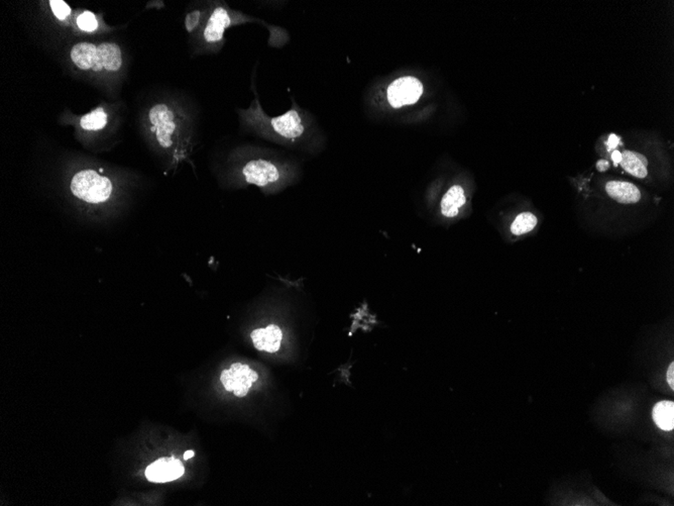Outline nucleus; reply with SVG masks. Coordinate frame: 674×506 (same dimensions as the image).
Masks as SVG:
<instances>
[{
    "label": "nucleus",
    "instance_id": "6ab92c4d",
    "mask_svg": "<svg viewBox=\"0 0 674 506\" xmlns=\"http://www.w3.org/2000/svg\"><path fill=\"white\" fill-rule=\"evenodd\" d=\"M50 6H51L52 10H53L54 14L58 17L60 21L66 19L69 14H71V8H69L68 4L66 2L63 1V0H51L50 1Z\"/></svg>",
    "mask_w": 674,
    "mask_h": 506
},
{
    "label": "nucleus",
    "instance_id": "dca6fc26",
    "mask_svg": "<svg viewBox=\"0 0 674 506\" xmlns=\"http://www.w3.org/2000/svg\"><path fill=\"white\" fill-rule=\"evenodd\" d=\"M108 123V114H105L102 108L91 112L82 117L80 125L86 130H99L103 129Z\"/></svg>",
    "mask_w": 674,
    "mask_h": 506
},
{
    "label": "nucleus",
    "instance_id": "4be33fe9",
    "mask_svg": "<svg viewBox=\"0 0 674 506\" xmlns=\"http://www.w3.org/2000/svg\"><path fill=\"white\" fill-rule=\"evenodd\" d=\"M612 159L614 160V162L616 163V164H618V163L621 162L622 154L618 151H615L614 153H613Z\"/></svg>",
    "mask_w": 674,
    "mask_h": 506
},
{
    "label": "nucleus",
    "instance_id": "4468645a",
    "mask_svg": "<svg viewBox=\"0 0 674 506\" xmlns=\"http://www.w3.org/2000/svg\"><path fill=\"white\" fill-rule=\"evenodd\" d=\"M652 418L654 423L662 431H673L674 427V403L673 401H660L654 406L652 410Z\"/></svg>",
    "mask_w": 674,
    "mask_h": 506
},
{
    "label": "nucleus",
    "instance_id": "1a4fd4ad",
    "mask_svg": "<svg viewBox=\"0 0 674 506\" xmlns=\"http://www.w3.org/2000/svg\"><path fill=\"white\" fill-rule=\"evenodd\" d=\"M185 469L181 461L175 458H161L145 469V477L155 483H165L179 479L184 475Z\"/></svg>",
    "mask_w": 674,
    "mask_h": 506
},
{
    "label": "nucleus",
    "instance_id": "a211bd4d",
    "mask_svg": "<svg viewBox=\"0 0 674 506\" xmlns=\"http://www.w3.org/2000/svg\"><path fill=\"white\" fill-rule=\"evenodd\" d=\"M78 27L85 32H93L99 27L96 17L92 12H85L77 19Z\"/></svg>",
    "mask_w": 674,
    "mask_h": 506
},
{
    "label": "nucleus",
    "instance_id": "9d476101",
    "mask_svg": "<svg viewBox=\"0 0 674 506\" xmlns=\"http://www.w3.org/2000/svg\"><path fill=\"white\" fill-rule=\"evenodd\" d=\"M249 336L256 351L275 354L281 350L284 334L279 325L271 323L267 327H256Z\"/></svg>",
    "mask_w": 674,
    "mask_h": 506
},
{
    "label": "nucleus",
    "instance_id": "f8f14e48",
    "mask_svg": "<svg viewBox=\"0 0 674 506\" xmlns=\"http://www.w3.org/2000/svg\"><path fill=\"white\" fill-rule=\"evenodd\" d=\"M465 201L467 197H465L464 188L460 185L452 186L441 201V214L449 219L458 216Z\"/></svg>",
    "mask_w": 674,
    "mask_h": 506
},
{
    "label": "nucleus",
    "instance_id": "f257e3e1",
    "mask_svg": "<svg viewBox=\"0 0 674 506\" xmlns=\"http://www.w3.org/2000/svg\"><path fill=\"white\" fill-rule=\"evenodd\" d=\"M298 175V164L291 156L249 143L234 149L228 162L227 182L232 188L254 186L266 196L292 186Z\"/></svg>",
    "mask_w": 674,
    "mask_h": 506
},
{
    "label": "nucleus",
    "instance_id": "20e7f679",
    "mask_svg": "<svg viewBox=\"0 0 674 506\" xmlns=\"http://www.w3.org/2000/svg\"><path fill=\"white\" fill-rule=\"evenodd\" d=\"M149 119L159 147L173 154L174 160L185 157L188 139L180 132V114L168 104L158 103L150 110Z\"/></svg>",
    "mask_w": 674,
    "mask_h": 506
},
{
    "label": "nucleus",
    "instance_id": "412c9836",
    "mask_svg": "<svg viewBox=\"0 0 674 506\" xmlns=\"http://www.w3.org/2000/svg\"><path fill=\"white\" fill-rule=\"evenodd\" d=\"M609 166H610L609 163L604 160L599 161L597 164L598 170L601 171V172L606 171L609 168Z\"/></svg>",
    "mask_w": 674,
    "mask_h": 506
},
{
    "label": "nucleus",
    "instance_id": "f3484780",
    "mask_svg": "<svg viewBox=\"0 0 674 506\" xmlns=\"http://www.w3.org/2000/svg\"><path fill=\"white\" fill-rule=\"evenodd\" d=\"M203 14L204 12L199 10H193V12L187 14L186 17H185V29L189 34H192L195 30L199 29L202 19H203Z\"/></svg>",
    "mask_w": 674,
    "mask_h": 506
},
{
    "label": "nucleus",
    "instance_id": "f03ea898",
    "mask_svg": "<svg viewBox=\"0 0 674 506\" xmlns=\"http://www.w3.org/2000/svg\"><path fill=\"white\" fill-rule=\"evenodd\" d=\"M256 72L258 67H254L251 85L254 101L249 108L238 110L241 129L251 136L286 149L305 148L309 134V123L306 114L300 110L295 101H292L290 110L285 114L277 117L269 116L261 103L256 86Z\"/></svg>",
    "mask_w": 674,
    "mask_h": 506
},
{
    "label": "nucleus",
    "instance_id": "2eb2a0df",
    "mask_svg": "<svg viewBox=\"0 0 674 506\" xmlns=\"http://www.w3.org/2000/svg\"><path fill=\"white\" fill-rule=\"evenodd\" d=\"M537 217L534 216L531 212H522L513 221L512 225H511V232L515 236H522V234H527L530 232L534 227H536Z\"/></svg>",
    "mask_w": 674,
    "mask_h": 506
},
{
    "label": "nucleus",
    "instance_id": "5701e85b",
    "mask_svg": "<svg viewBox=\"0 0 674 506\" xmlns=\"http://www.w3.org/2000/svg\"><path fill=\"white\" fill-rule=\"evenodd\" d=\"M194 455H195L194 452L187 451L186 453L184 454V456H183V457H184V460H189L191 459V458L194 457Z\"/></svg>",
    "mask_w": 674,
    "mask_h": 506
},
{
    "label": "nucleus",
    "instance_id": "6e6552de",
    "mask_svg": "<svg viewBox=\"0 0 674 506\" xmlns=\"http://www.w3.org/2000/svg\"><path fill=\"white\" fill-rule=\"evenodd\" d=\"M423 93V85L417 78H399L395 80L388 87L387 97L388 101L393 108H399L402 106L411 105L416 103Z\"/></svg>",
    "mask_w": 674,
    "mask_h": 506
},
{
    "label": "nucleus",
    "instance_id": "ddd939ff",
    "mask_svg": "<svg viewBox=\"0 0 674 506\" xmlns=\"http://www.w3.org/2000/svg\"><path fill=\"white\" fill-rule=\"evenodd\" d=\"M621 166L635 177L645 178L647 176V160L641 154L632 151L623 152Z\"/></svg>",
    "mask_w": 674,
    "mask_h": 506
},
{
    "label": "nucleus",
    "instance_id": "39448f33",
    "mask_svg": "<svg viewBox=\"0 0 674 506\" xmlns=\"http://www.w3.org/2000/svg\"><path fill=\"white\" fill-rule=\"evenodd\" d=\"M71 60L81 70H93L95 72L105 70L117 71L123 65L121 51L116 43H76L71 50Z\"/></svg>",
    "mask_w": 674,
    "mask_h": 506
},
{
    "label": "nucleus",
    "instance_id": "7ed1b4c3",
    "mask_svg": "<svg viewBox=\"0 0 674 506\" xmlns=\"http://www.w3.org/2000/svg\"><path fill=\"white\" fill-rule=\"evenodd\" d=\"M243 23H260L269 30V45L274 48H281L288 42V34L286 30L278 26L271 25L262 19L245 14L241 12L229 10L225 6H218L211 12L210 17L206 21L202 37L207 45H218L225 40V32L232 26L243 25Z\"/></svg>",
    "mask_w": 674,
    "mask_h": 506
},
{
    "label": "nucleus",
    "instance_id": "0eeeda50",
    "mask_svg": "<svg viewBox=\"0 0 674 506\" xmlns=\"http://www.w3.org/2000/svg\"><path fill=\"white\" fill-rule=\"evenodd\" d=\"M258 378V373L249 365L238 362L221 372V381L226 391L234 392L236 396L245 397Z\"/></svg>",
    "mask_w": 674,
    "mask_h": 506
},
{
    "label": "nucleus",
    "instance_id": "aec40b11",
    "mask_svg": "<svg viewBox=\"0 0 674 506\" xmlns=\"http://www.w3.org/2000/svg\"><path fill=\"white\" fill-rule=\"evenodd\" d=\"M667 382L671 385V389H674V363H671L667 371Z\"/></svg>",
    "mask_w": 674,
    "mask_h": 506
},
{
    "label": "nucleus",
    "instance_id": "423d86ee",
    "mask_svg": "<svg viewBox=\"0 0 674 506\" xmlns=\"http://www.w3.org/2000/svg\"><path fill=\"white\" fill-rule=\"evenodd\" d=\"M72 193L87 203H102L108 201L112 193V183L105 176L94 170H82L72 178Z\"/></svg>",
    "mask_w": 674,
    "mask_h": 506
},
{
    "label": "nucleus",
    "instance_id": "9b49d317",
    "mask_svg": "<svg viewBox=\"0 0 674 506\" xmlns=\"http://www.w3.org/2000/svg\"><path fill=\"white\" fill-rule=\"evenodd\" d=\"M606 191L611 199L619 203H636L641 199L640 190L630 182H608L606 185Z\"/></svg>",
    "mask_w": 674,
    "mask_h": 506
}]
</instances>
